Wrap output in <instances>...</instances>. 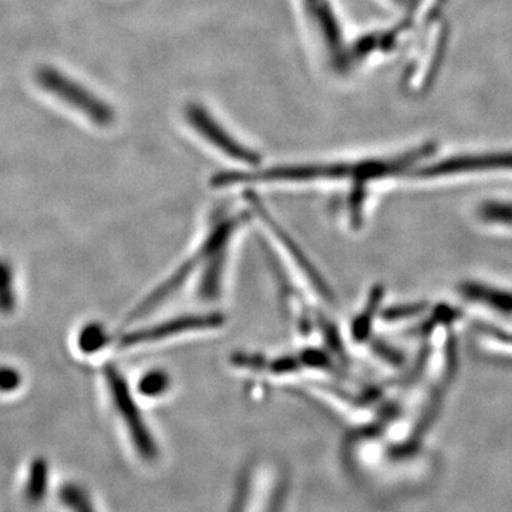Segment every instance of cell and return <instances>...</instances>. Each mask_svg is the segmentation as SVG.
I'll return each mask as SVG.
<instances>
[{
    "instance_id": "7a4b0ae2",
    "label": "cell",
    "mask_w": 512,
    "mask_h": 512,
    "mask_svg": "<svg viewBox=\"0 0 512 512\" xmlns=\"http://www.w3.org/2000/svg\"><path fill=\"white\" fill-rule=\"evenodd\" d=\"M37 83L47 93L69 104L74 110L83 113L87 119L92 120L97 126H110L114 120L113 110L99 97L94 96L82 84L74 82L66 74L45 66L37 72Z\"/></svg>"
},
{
    "instance_id": "30bf717a",
    "label": "cell",
    "mask_w": 512,
    "mask_h": 512,
    "mask_svg": "<svg viewBox=\"0 0 512 512\" xmlns=\"http://www.w3.org/2000/svg\"><path fill=\"white\" fill-rule=\"evenodd\" d=\"M18 295H16L15 271L5 259H0V315L9 316L16 311Z\"/></svg>"
},
{
    "instance_id": "5b68a950",
    "label": "cell",
    "mask_w": 512,
    "mask_h": 512,
    "mask_svg": "<svg viewBox=\"0 0 512 512\" xmlns=\"http://www.w3.org/2000/svg\"><path fill=\"white\" fill-rule=\"evenodd\" d=\"M254 205L256 210H258L259 217L265 221V225L268 227L269 232H271L272 237L276 239L279 247L284 249L286 255L291 259L292 264L298 268V271L301 272L303 278L311 284L313 291L318 292L319 295H322L323 299L329 301V299L332 298V296H330L329 286L325 284L322 276L318 274L315 266L309 261L308 256L303 254L302 249L299 248L298 244L292 241L288 232L284 231L278 222L272 220L271 215H269L258 202H254Z\"/></svg>"
},
{
    "instance_id": "5bb4252c",
    "label": "cell",
    "mask_w": 512,
    "mask_h": 512,
    "mask_svg": "<svg viewBox=\"0 0 512 512\" xmlns=\"http://www.w3.org/2000/svg\"><path fill=\"white\" fill-rule=\"evenodd\" d=\"M22 384L18 370L9 366H0V393H12Z\"/></svg>"
},
{
    "instance_id": "9a60e30c",
    "label": "cell",
    "mask_w": 512,
    "mask_h": 512,
    "mask_svg": "<svg viewBox=\"0 0 512 512\" xmlns=\"http://www.w3.org/2000/svg\"><path fill=\"white\" fill-rule=\"evenodd\" d=\"M421 308L419 305L417 306H406V308L392 309L387 316L390 319L397 320V318H402V316L406 315H414V313L420 312Z\"/></svg>"
},
{
    "instance_id": "9c48e42d",
    "label": "cell",
    "mask_w": 512,
    "mask_h": 512,
    "mask_svg": "<svg viewBox=\"0 0 512 512\" xmlns=\"http://www.w3.org/2000/svg\"><path fill=\"white\" fill-rule=\"evenodd\" d=\"M56 498L63 512H96L89 495L77 484H63L56 490Z\"/></svg>"
},
{
    "instance_id": "8fae6325",
    "label": "cell",
    "mask_w": 512,
    "mask_h": 512,
    "mask_svg": "<svg viewBox=\"0 0 512 512\" xmlns=\"http://www.w3.org/2000/svg\"><path fill=\"white\" fill-rule=\"evenodd\" d=\"M77 342H79V348L83 353L94 355L99 350L106 348L107 343H109V336H107L103 326L90 323V325L84 326Z\"/></svg>"
},
{
    "instance_id": "ba28073f",
    "label": "cell",
    "mask_w": 512,
    "mask_h": 512,
    "mask_svg": "<svg viewBox=\"0 0 512 512\" xmlns=\"http://www.w3.org/2000/svg\"><path fill=\"white\" fill-rule=\"evenodd\" d=\"M464 293L468 298L490 305L491 308L497 309V311L512 312V295L500 291V289L487 288V286L480 284H468L464 286Z\"/></svg>"
},
{
    "instance_id": "8992f818",
    "label": "cell",
    "mask_w": 512,
    "mask_h": 512,
    "mask_svg": "<svg viewBox=\"0 0 512 512\" xmlns=\"http://www.w3.org/2000/svg\"><path fill=\"white\" fill-rule=\"evenodd\" d=\"M50 467L45 458L30 461L25 478L20 484V500L29 508H37L46 503L50 495Z\"/></svg>"
},
{
    "instance_id": "52a82bcc",
    "label": "cell",
    "mask_w": 512,
    "mask_h": 512,
    "mask_svg": "<svg viewBox=\"0 0 512 512\" xmlns=\"http://www.w3.org/2000/svg\"><path fill=\"white\" fill-rule=\"evenodd\" d=\"M311 9L313 18L318 20L322 35L325 37L328 47L332 50L335 59H342L340 52H342V43H340V32L338 20L333 16L332 9L328 0H305Z\"/></svg>"
},
{
    "instance_id": "277c9868",
    "label": "cell",
    "mask_w": 512,
    "mask_h": 512,
    "mask_svg": "<svg viewBox=\"0 0 512 512\" xmlns=\"http://www.w3.org/2000/svg\"><path fill=\"white\" fill-rule=\"evenodd\" d=\"M185 117H187L190 126L197 131L204 140H207L211 146L220 150L225 156L232 158L238 163L247 165H256L259 163L258 154L249 150L244 144L238 143L231 134L222 128L210 111L204 109L200 104H188L185 109Z\"/></svg>"
},
{
    "instance_id": "6da1fadb",
    "label": "cell",
    "mask_w": 512,
    "mask_h": 512,
    "mask_svg": "<svg viewBox=\"0 0 512 512\" xmlns=\"http://www.w3.org/2000/svg\"><path fill=\"white\" fill-rule=\"evenodd\" d=\"M104 380L109 392L111 404L116 409L117 416L127 429L128 436L141 457L146 460L156 457V444L151 437L150 430L144 423L140 407L131 393L127 380L121 375L116 366L104 367Z\"/></svg>"
},
{
    "instance_id": "4fadbf2b",
    "label": "cell",
    "mask_w": 512,
    "mask_h": 512,
    "mask_svg": "<svg viewBox=\"0 0 512 512\" xmlns=\"http://www.w3.org/2000/svg\"><path fill=\"white\" fill-rule=\"evenodd\" d=\"M170 389V377L163 372L147 373L138 383V392L148 399L163 396Z\"/></svg>"
},
{
    "instance_id": "7c38bea8",
    "label": "cell",
    "mask_w": 512,
    "mask_h": 512,
    "mask_svg": "<svg viewBox=\"0 0 512 512\" xmlns=\"http://www.w3.org/2000/svg\"><path fill=\"white\" fill-rule=\"evenodd\" d=\"M481 220L494 225L512 227V202L487 201L478 210Z\"/></svg>"
},
{
    "instance_id": "3957f363",
    "label": "cell",
    "mask_w": 512,
    "mask_h": 512,
    "mask_svg": "<svg viewBox=\"0 0 512 512\" xmlns=\"http://www.w3.org/2000/svg\"><path fill=\"white\" fill-rule=\"evenodd\" d=\"M222 325V316L218 313H201L187 315L181 318L165 320L148 326L136 332L124 333L120 338L121 349L141 348V346L156 345L164 340L177 339L190 333L205 332L208 329H218Z\"/></svg>"
}]
</instances>
